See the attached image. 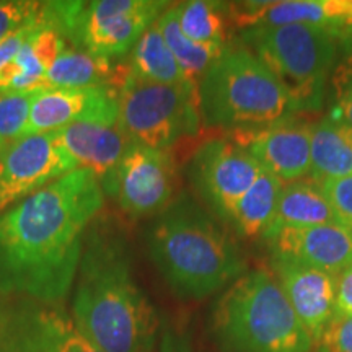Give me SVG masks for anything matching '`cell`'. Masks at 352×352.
Here are the masks:
<instances>
[{"mask_svg": "<svg viewBox=\"0 0 352 352\" xmlns=\"http://www.w3.org/2000/svg\"><path fill=\"white\" fill-rule=\"evenodd\" d=\"M103 204L98 179L80 168L0 212V297L63 303Z\"/></svg>", "mask_w": 352, "mask_h": 352, "instance_id": "1", "label": "cell"}, {"mask_svg": "<svg viewBox=\"0 0 352 352\" xmlns=\"http://www.w3.org/2000/svg\"><path fill=\"white\" fill-rule=\"evenodd\" d=\"M72 315L101 352H153L160 320L135 283L124 233L98 215L88 227L74 283Z\"/></svg>", "mask_w": 352, "mask_h": 352, "instance_id": "2", "label": "cell"}, {"mask_svg": "<svg viewBox=\"0 0 352 352\" xmlns=\"http://www.w3.org/2000/svg\"><path fill=\"white\" fill-rule=\"evenodd\" d=\"M147 248L178 297L202 300L243 276L246 259L230 233L191 196H175L147 230Z\"/></svg>", "mask_w": 352, "mask_h": 352, "instance_id": "3", "label": "cell"}, {"mask_svg": "<svg viewBox=\"0 0 352 352\" xmlns=\"http://www.w3.org/2000/svg\"><path fill=\"white\" fill-rule=\"evenodd\" d=\"M210 331L223 352H311L315 346L267 270L246 271L223 290Z\"/></svg>", "mask_w": 352, "mask_h": 352, "instance_id": "4", "label": "cell"}, {"mask_svg": "<svg viewBox=\"0 0 352 352\" xmlns=\"http://www.w3.org/2000/svg\"><path fill=\"white\" fill-rule=\"evenodd\" d=\"M208 126L228 132L274 124L294 113L274 74L243 44H227L197 88Z\"/></svg>", "mask_w": 352, "mask_h": 352, "instance_id": "5", "label": "cell"}, {"mask_svg": "<svg viewBox=\"0 0 352 352\" xmlns=\"http://www.w3.org/2000/svg\"><path fill=\"white\" fill-rule=\"evenodd\" d=\"M241 41L274 74L294 113L321 108L338 60L336 33L310 25L252 26L243 30Z\"/></svg>", "mask_w": 352, "mask_h": 352, "instance_id": "6", "label": "cell"}, {"mask_svg": "<svg viewBox=\"0 0 352 352\" xmlns=\"http://www.w3.org/2000/svg\"><path fill=\"white\" fill-rule=\"evenodd\" d=\"M170 7L165 0H59L44 2L56 30L76 50L116 63Z\"/></svg>", "mask_w": 352, "mask_h": 352, "instance_id": "7", "label": "cell"}, {"mask_svg": "<svg viewBox=\"0 0 352 352\" xmlns=\"http://www.w3.org/2000/svg\"><path fill=\"white\" fill-rule=\"evenodd\" d=\"M118 124L132 144L170 151L199 129L197 91L145 80L129 67L116 90Z\"/></svg>", "mask_w": 352, "mask_h": 352, "instance_id": "8", "label": "cell"}, {"mask_svg": "<svg viewBox=\"0 0 352 352\" xmlns=\"http://www.w3.org/2000/svg\"><path fill=\"white\" fill-rule=\"evenodd\" d=\"M0 352H101L63 303L0 297Z\"/></svg>", "mask_w": 352, "mask_h": 352, "instance_id": "9", "label": "cell"}, {"mask_svg": "<svg viewBox=\"0 0 352 352\" xmlns=\"http://www.w3.org/2000/svg\"><path fill=\"white\" fill-rule=\"evenodd\" d=\"M261 165L233 138L206 140L192 153L188 178L199 199L220 222L263 173Z\"/></svg>", "mask_w": 352, "mask_h": 352, "instance_id": "10", "label": "cell"}, {"mask_svg": "<svg viewBox=\"0 0 352 352\" xmlns=\"http://www.w3.org/2000/svg\"><path fill=\"white\" fill-rule=\"evenodd\" d=\"M176 162L171 151L131 144L111 178L101 186L132 219L157 215L176 195Z\"/></svg>", "mask_w": 352, "mask_h": 352, "instance_id": "11", "label": "cell"}, {"mask_svg": "<svg viewBox=\"0 0 352 352\" xmlns=\"http://www.w3.org/2000/svg\"><path fill=\"white\" fill-rule=\"evenodd\" d=\"M74 170L54 132L25 135L0 148V212Z\"/></svg>", "mask_w": 352, "mask_h": 352, "instance_id": "12", "label": "cell"}, {"mask_svg": "<svg viewBox=\"0 0 352 352\" xmlns=\"http://www.w3.org/2000/svg\"><path fill=\"white\" fill-rule=\"evenodd\" d=\"M116 90L88 87L36 91L26 135L56 132L77 122H118Z\"/></svg>", "mask_w": 352, "mask_h": 352, "instance_id": "13", "label": "cell"}, {"mask_svg": "<svg viewBox=\"0 0 352 352\" xmlns=\"http://www.w3.org/2000/svg\"><path fill=\"white\" fill-rule=\"evenodd\" d=\"M232 138L252 153L264 171L284 184L310 173V126L303 122L285 118L259 129L232 132Z\"/></svg>", "mask_w": 352, "mask_h": 352, "instance_id": "14", "label": "cell"}, {"mask_svg": "<svg viewBox=\"0 0 352 352\" xmlns=\"http://www.w3.org/2000/svg\"><path fill=\"white\" fill-rule=\"evenodd\" d=\"M271 272L316 344L336 315V277L300 263L271 256Z\"/></svg>", "mask_w": 352, "mask_h": 352, "instance_id": "15", "label": "cell"}, {"mask_svg": "<svg viewBox=\"0 0 352 352\" xmlns=\"http://www.w3.org/2000/svg\"><path fill=\"white\" fill-rule=\"evenodd\" d=\"M271 256L340 276L352 266V232L341 223L284 228L267 239Z\"/></svg>", "mask_w": 352, "mask_h": 352, "instance_id": "16", "label": "cell"}, {"mask_svg": "<svg viewBox=\"0 0 352 352\" xmlns=\"http://www.w3.org/2000/svg\"><path fill=\"white\" fill-rule=\"evenodd\" d=\"M245 28L252 26L310 25L340 33L352 26V0H274L243 2L228 7Z\"/></svg>", "mask_w": 352, "mask_h": 352, "instance_id": "17", "label": "cell"}, {"mask_svg": "<svg viewBox=\"0 0 352 352\" xmlns=\"http://www.w3.org/2000/svg\"><path fill=\"white\" fill-rule=\"evenodd\" d=\"M77 170H88L103 186L132 144L118 122H77L54 132Z\"/></svg>", "mask_w": 352, "mask_h": 352, "instance_id": "18", "label": "cell"}, {"mask_svg": "<svg viewBox=\"0 0 352 352\" xmlns=\"http://www.w3.org/2000/svg\"><path fill=\"white\" fill-rule=\"evenodd\" d=\"M67 47L65 38L47 19L15 59L0 69V94H36L47 69Z\"/></svg>", "mask_w": 352, "mask_h": 352, "instance_id": "19", "label": "cell"}, {"mask_svg": "<svg viewBox=\"0 0 352 352\" xmlns=\"http://www.w3.org/2000/svg\"><path fill=\"white\" fill-rule=\"evenodd\" d=\"M323 223L340 222L318 184L311 179L308 182L298 179V182L284 184L274 219L263 239H271L284 228L323 226Z\"/></svg>", "mask_w": 352, "mask_h": 352, "instance_id": "20", "label": "cell"}, {"mask_svg": "<svg viewBox=\"0 0 352 352\" xmlns=\"http://www.w3.org/2000/svg\"><path fill=\"white\" fill-rule=\"evenodd\" d=\"M116 64L113 60L101 59L85 51L67 47L63 54L47 69L46 76L39 83L38 91L60 90V88H88V87H114V83L122 82L118 76Z\"/></svg>", "mask_w": 352, "mask_h": 352, "instance_id": "21", "label": "cell"}, {"mask_svg": "<svg viewBox=\"0 0 352 352\" xmlns=\"http://www.w3.org/2000/svg\"><path fill=\"white\" fill-rule=\"evenodd\" d=\"M310 175L316 184L352 175V147L346 129L329 118L310 126Z\"/></svg>", "mask_w": 352, "mask_h": 352, "instance_id": "22", "label": "cell"}, {"mask_svg": "<svg viewBox=\"0 0 352 352\" xmlns=\"http://www.w3.org/2000/svg\"><path fill=\"white\" fill-rule=\"evenodd\" d=\"M283 188L284 183L279 178L263 171L253 186L236 202L226 223L243 239H263L274 219Z\"/></svg>", "mask_w": 352, "mask_h": 352, "instance_id": "23", "label": "cell"}, {"mask_svg": "<svg viewBox=\"0 0 352 352\" xmlns=\"http://www.w3.org/2000/svg\"><path fill=\"white\" fill-rule=\"evenodd\" d=\"M129 70L145 80L164 83V85L189 87L196 90L176 63L173 52L162 36L157 23L148 26L132 47L129 52Z\"/></svg>", "mask_w": 352, "mask_h": 352, "instance_id": "24", "label": "cell"}, {"mask_svg": "<svg viewBox=\"0 0 352 352\" xmlns=\"http://www.w3.org/2000/svg\"><path fill=\"white\" fill-rule=\"evenodd\" d=\"M155 23L160 30L162 36L168 44L170 51L173 52L176 63L186 76L188 82L197 90L202 77L206 76L210 65L217 60V57L222 54L226 46H210V44H197L191 41L179 30L175 7L171 6L162 12Z\"/></svg>", "mask_w": 352, "mask_h": 352, "instance_id": "25", "label": "cell"}, {"mask_svg": "<svg viewBox=\"0 0 352 352\" xmlns=\"http://www.w3.org/2000/svg\"><path fill=\"white\" fill-rule=\"evenodd\" d=\"M179 30L197 44L226 46L227 3L209 0H189L175 6Z\"/></svg>", "mask_w": 352, "mask_h": 352, "instance_id": "26", "label": "cell"}, {"mask_svg": "<svg viewBox=\"0 0 352 352\" xmlns=\"http://www.w3.org/2000/svg\"><path fill=\"white\" fill-rule=\"evenodd\" d=\"M34 94H0V148L25 138Z\"/></svg>", "mask_w": 352, "mask_h": 352, "instance_id": "27", "label": "cell"}, {"mask_svg": "<svg viewBox=\"0 0 352 352\" xmlns=\"http://www.w3.org/2000/svg\"><path fill=\"white\" fill-rule=\"evenodd\" d=\"M334 121L352 129V47H347L336 60L329 77Z\"/></svg>", "mask_w": 352, "mask_h": 352, "instance_id": "28", "label": "cell"}, {"mask_svg": "<svg viewBox=\"0 0 352 352\" xmlns=\"http://www.w3.org/2000/svg\"><path fill=\"white\" fill-rule=\"evenodd\" d=\"M43 3L36 0H0V43L38 19L43 12Z\"/></svg>", "mask_w": 352, "mask_h": 352, "instance_id": "29", "label": "cell"}, {"mask_svg": "<svg viewBox=\"0 0 352 352\" xmlns=\"http://www.w3.org/2000/svg\"><path fill=\"white\" fill-rule=\"evenodd\" d=\"M318 188L327 196L338 222L352 232V175L318 183Z\"/></svg>", "mask_w": 352, "mask_h": 352, "instance_id": "30", "label": "cell"}, {"mask_svg": "<svg viewBox=\"0 0 352 352\" xmlns=\"http://www.w3.org/2000/svg\"><path fill=\"white\" fill-rule=\"evenodd\" d=\"M316 346L320 352H352V316L336 311Z\"/></svg>", "mask_w": 352, "mask_h": 352, "instance_id": "31", "label": "cell"}, {"mask_svg": "<svg viewBox=\"0 0 352 352\" xmlns=\"http://www.w3.org/2000/svg\"><path fill=\"white\" fill-rule=\"evenodd\" d=\"M46 21L47 19L46 15H44V3H43V12L38 19H34L30 21V23L21 26L19 32L10 34L6 41L0 43V69L6 67L12 59H15V56L21 51V47L30 41V38H32L33 34L36 33L44 23H46Z\"/></svg>", "mask_w": 352, "mask_h": 352, "instance_id": "32", "label": "cell"}, {"mask_svg": "<svg viewBox=\"0 0 352 352\" xmlns=\"http://www.w3.org/2000/svg\"><path fill=\"white\" fill-rule=\"evenodd\" d=\"M336 311L352 316V266L336 276Z\"/></svg>", "mask_w": 352, "mask_h": 352, "instance_id": "33", "label": "cell"}, {"mask_svg": "<svg viewBox=\"0 0 352 352\" xmlns=\"http://www.w3.org/2000/svg\"><path fill=\"white\" fill-rule=\"evenodd\" d=\"M162 352H189L184 342H182L171 334L165 333L164 340H162Z\"/></svg>", "mask_w": 352, "mask_h": 352, "instance_id": "34", "label": "cell"}, {"mask_svg": "<svg viewBox=\"0 0 352 352\" xmlns=\"http://www.w3.org/2000/svg\"><path fill=\"white\" fill-rule=\"evenodd\" d=\"M338 41L342 43L344 50H347V47H352V26H349V28H346L344 32L340 33V36H338Z\"/></svg>", "mask_w": 352, "mask_h": 352, "instance_id": "35", "label": "cell"}, {"mask_svg": "<svg viewBox=\"0 0 352 352\" xmlns=\"http://www.w3.org/2000/svg\"><path fill=\"white\" fill-rule=\"evenodd\" d=\"M342 126H344V124H342ZM344 129H346V135H347V139H349L351 147H352V129H349V127H346V126H344Z\"/></svg>", "mask_w": 352, "mask_h": 352, "instance_id": "36", "label": "cell"}]
</instances>
